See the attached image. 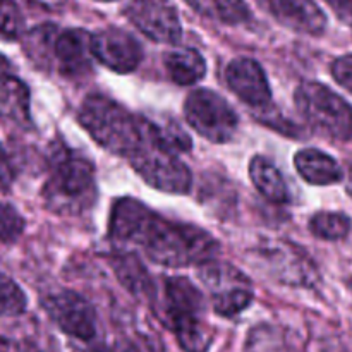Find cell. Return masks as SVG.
Masks as SVG:
<instances>
[{"label":"cell","mask_w":352,"mask_h":352,"mask_svg":"<svg viewBox=\"0 0 352 352\" xmlns=\"http://www.w3.org/2000/svg\"><path fill=\"white\" fill-rule=\"evenodd\" d=\"M109 237L120 246H134L153 263L186 268L213 260L219 241L201 227L168 220L134 198L116 199L109 217Z\"/></svg>","instance_id":"obj_1"},{"label":"cell","mask_w":352,"mask_h":352,"mask_svg":"<svg viewBox=\"0 0 352 352\" xmlns=\"http://www.w3.org/2000/svg\"><path fill=\"white\" fill-rule=\"evenodd\" d=\"M45 206L57 215H81L96 199L95 164L62 141L50 144Z\"/></svg>","instance_id":"obj_2"},{"label":"cell","mask_w":352,"mask_h":352,"mask_svg":"<svg viewBox=\"0 0 352 352\" xmlns=\"http://www.w3.org/2000/svg\"><path fill=\"white\" fill-rule=\"evenodd\" d=\"M79 124L103 150L129 160L144 141V120L102 93H91L79 107Z\"/></svg>","instance_id":"obj_3"},{"label":"cell","mask_w":352,"mask_h":352,"mask_svg":"<svg viewBox=\"0 0 352 352\" xmlns=\"http://www.w3.org/2000/svg\"><path fill=\"white\" fill-rule=\"evenodd\" d=\"M201 291L186 277L164 280L162 315L186 352H206L212 346V330L206 323Z\"/></svg>","instance_id":"obj_4"},{"label":"cell","mask_w":352,"mask_h":352,"mask_svg":"<svg viewBox=\"0 0 352 352\" xmlns=\"http://www.w3.org/2000/svg\"><path fill=\"white\" fill-rule=\"evenodd\" d=\"M294 103L313 131L333 141L352 140V107L329 86L301 82L294 91Z\"/></svg>","instance_id":"obj_5"},{"label":"cell","mask_w":352,"mask_h":352,"mask_svg":"<svg viewBox=\"0 0 352 352\" xmlns=\"http://www.w3.org/2000/svg\"><path fill=\"white\" fill-rule=\"evenodd\" d=\"M144 120V141L129 157L131 167L140 177L157 191L168 195H188L191 191L192 175L188 165L179 158L177 153L167 150L151 138Z\"/></svg>","instance_id":"obj_6"},{"label":"cell","mask_w":352,"mask_h":352,"mask_svg":"<svg viewBox=\"0 0 352 352\" xmlns=\"http://www.w3.org/2000/svg\"><path fill=\"white\" fill-rule=\"evenodd\" d=\"M184 119L195 133L210 143H229L239 127V116L222 95L198 88L184 100Z\"/></svg>","instance_id":"obj_7"},{"label":"cell","mask_w":352,"mask_h":352,"mask_svg":"<svg viewBox=\"0 0 352 352\" xmlns=\"http://www.w3.org/2000/svg\"><path fill=\"white\" fill-rule=\"evenodd\" d=\"M48 318L65 333L81 342L95 340L98 320L88 299L74 291H58L45 296L41 301Z\"/></svg>","instance_id":"obj_8"},{"label":"cell","mask_w":352,"mask_h":352,"mask_svg":"<svg viewBox=\"0 0 352 352\" xmlns=\"http://www.w3.org/2000/svg\"><path fill=\"white\" fill-rule=\"evenodd\" d=\"M124 16L155 43L174 45L182 36V24L172 0H129Z\"/></svg>","instance_id":"obj_9"},{"label":"cell","mask_w":352,"mask_h":352,"mask_svg":"<svg viewBox=\"0 0 352 352\" xmlns=\"http://www.w3.org/2000/svg\"><path fill=\"white\" fill-rule=\"evenodd\" d=\"M93 58L117 74H129L143 62L144 52L138 38L120 28H105L91 34Z\"/></svg>","instance_id":"obj_10"},{"label":"cell","mask_w":352,"mask_h":352,"mask_svg":"<svg viewBox=\"0 0 352 352\" xmlns=\"http://www.w3.org/2000/svg\"><path fill=\"white\" fill-rule=\"evenodd\" d=\"M91 33L81 28L58 30L52 48V67L64 78L79 79L91 71Z\"/></svg>","instance_id":"obj_11"},{"label":"cell","mask_w":352,"mask_h":352,"mask_svg":"<svg viewBox=\"0 0 352 352\" xmlns=\"http://www.w3.org/2000/svg\"><path fill=\"white\" fill-rule=\"evenodd\" d=\"M226 81L230 91L251 109H267L272 103V88L260 62L250 57H236L226 67Z\"/></svg>","instance_id":"obj_12"},{"label":"cell","mask_w":352,"mask_h":352,"mask_svg":"<svg viewBox=\"0 0 352 352\" xmlns=\"http://www.w3.org/2000/svg\"><path fill=\"white\" fill-rule=\"evenodd\" d=\"M261 6L289 30L309 36H322L327 16L315 0H260Z\"/></svg>","instance_id":"obj_13"},{"label":"cell","mask_w":352,"mask_h":352,"mask_svg":"<svg viewBox=\"0 0 352 352\" xmlns=\"http://www.w3.org/2000/svg\"><path fill=\"white\" fill-rule=\"evenodd\" d=\"M296 170L311 186H333L344 179L339 162L316 148H305L294 157Z\"/></svg>","instance_id":"obj_14"},{"label":"cell","mask_w":352,"mask_h":352,"mask_svg":"<svg viewBox=\"0 0 352 352\" xmlns=\"http://www.w3.org/2000/svg\"><path fill=\"white\" fill-rule=\"evenodd\" d=\"M31 95L26 82L14 71L0 76V117L19 126L31 124Z\"/></svg>","instance_id":"obj_15"},{"label":"cell","mask_w":352,"mask_h":352,"mask_svg":"<svg viewBox=\"0 0 352 352\" xmlns=\"http://www.w3.org/2000/svg\"><path fill=\"white\" fill-rule=\"evenodd\" d=\"M250 179L258 192L270 203L285 205L291 201V192H289V186L284 175L278 170L277 165L268 160L267 157L256 155L251 158Z\"/></svg>","instance_id":"obj_16"},{"label":"cell","mask_w":352,"mask_h":352,"mask_svg":"<svg viewBox=\"0 0 352 352\" xmlns=\"http://www.w3.org/2000/svg\"><path fill=\"white\" fill-rule=\"evenodd\" d=\"M168 78L179 86H191L206 76V60L195 48H174L164 57Z\"/></svg>","instance_id":"obj_17"},{"label":"cell","mask_w":352,"mask_h":352,"mask_svg":"<svg viewBox=\"0 0 352 352\" xmlns=\"http://www.w3.org/2000/svg\"><path fill=\"white\" fill-rule=\"evenodd\" d=\"M192 10L219 23L244 24L251 19V9L244 0H184Z\"/></svg>","instance_id":"obj_18"},{"label":"cell","mask_w":352,"mask_h":352,"mask_svg":"<svg viewBox=\"0 0 352 352\" xmlns=\"http://www.w3.org/2000/svg\"><path fill=\"white\" fill-rule=\"evenodd\" d=\"M113 270H116L117 278L122 282L124 287L136 296H148L153 298L155 285L151 282L150 275L146 274L143 265L140 263L134 254L119 253L113 260Z\"/></svg>","instance_id":"obj_19"},{"label":"cell","mask_w":352,"mask_h":352,"mask_svg":"<svg viewBox=\"0 0 352 352\" xmlns=\"http://www.w3.org/2000/svg\"><path fill=\"white\" fill-rule=\"evenodd\" d=\"M58 28L52 23L40 24L23 34V47L28 57L36 64V67L52 69V48Z\"/></svg>","instance_id":"obj_20"},{"label":"cell","mask_w":352,"mask_h":352,"mask_svg":"<svg viewBox=\"0 0 352 352\" xmlns=\"http://www.w3.org/2000/svg\"><path fill=\"white\" fill-rule=\"evenodd\" d=\"M309 232L322 241H342L349 236L352 222L346 213L318 212L309 219Z\"/></svg>","instance_id":"obj_21"},{"label":"cell","mask_w":352,"mask_h":352,"mask_svg":"<svg viewBox=\"0 0 352 352\" xmlns=\"http://www.w3.org/2000/svg\"><path fill=\"white\" fill-rule=\"evenodd\" d=\"M213 294V309L217 315L232 318L239 315L244 309H248L253 302V291L250 284H239L234 287L223 289V291L212 292Z\"/></svg>","instance_id":"obj_22"},{"label":"cell","mask_w":352,"mask_h":352,"mask_svg":"<svg viewBox=\"0 0 352 352\" xmlns=\"http://www.w3.org/2000/svg\"><path fill=\"white\" fill-rule=\"evenodd\" d=\"M26 308L28 299L23 289L0 270V316H19Z\"/></svg>","instance_id":"obj_23"},{"label":"cell","mask_w":352,"mask_h":352,"mask_svg":"<svg viewBox=\"0 0 352 352\" xmlns=\"http://www.w3.org/2000/svg\"><path fill=\"white\" fill-rule=\"evenodd\" d=\"M24 34V16L16 0H0V40L16 41Z\"/></svg>","instance_id":"obj_24"},{"label":"cell","mask_w":352,"mask_h":352,"mask_svg":"<svg viewBox=\"0 0 352 352\" xmlns=\"http://www.w3.org/2000/svg\"><path fill=\"white\" fill-rule=\"evenodd\" d=\"M23 215L9 203H0V243H16L24 232Z\"/></svg>","instance_id":"obj_25"},{"label":"cell","mask_w":352,"mask_h":352,"mask_svg":"<svg viewBox=\"0 0 352 352\" xmlns=\"http://www.w3.org/2000/svg\"><path fill=\"white\" fill-rule=\"evenodd\" d=\"M332 76L344 89L352 95V54L336 58L332 64Z\"/></svg>","instance_id":"obj_26"},{"label":"cell","mask_w":352,"mask_h":352,"mask_svg":"<svg viewBox=\"0 0 352 352\" xmlns=\"http://www.w3.org/2000/svg\"><path fill=\"white\" fill-rule=\"evenodd\" d=\"M14 177H16V172H14L9 153H7L6 148L0 144V192L9 191V189L12 188Z\"/></svg>","instance_id":"obj_27"},{"label":"cell","mask_w":352,"mask_h":352,"mask_svg":"<svg viewBox=\"0 0 352 352\" xmlns=\"http://www.w3.org/2000/svg\"><path fill=\"white\" fill-rule=\"evenodd\" d=\"M126 352H164V344H160V340L155 337L140 333L131 340Z\"/></svg>","instance_id":"obj_28"},{"label":"cell","mask_w":352,"mask_h":352,"mask_svg":"<svg viewBox=\"0 0 352 352\" xmlns=\"http://www.w3.org/2000/svg\"><path fill=\"white\" fill-rule=\"evenodd\" d=\"M325 2L342 23L352 26V0H325Z\"/></svg>","instance_id":"obj_29"},{"label":"cell","mask_w":352,"mask_h":352,"mask_svg":"<svg viewBox=\"0 0 352 352\" xmlns=\"http://www.w3.org/2000/svg\"><path fill=\"white\" fill-rule=\"evenodd\" d=\"M9 351H10V352H43V351L36 349V347H33V346H26V344H24V346L9 347Z\"/></svg>","instance_id":"obj_30"},{"label":"cell","mask_w":352,"mask_h":352,"mask_svg":"<svg viewBox=\"0 0 352 352\" xmlns=\"http://www.w3.org/2000/svg\"><path fill=\"white\" fill-rule=\"evenodd\" d=\"M346 191L347 195L352 198V164L349 165V168H347V182H346Z\"/></svg>","instance_id":"obj_31"},{"label":"cell","mask_w":352,"mask_h":352,"mask_svg":"<svg viewBox=\"0 0 352 352\" xmlns=\"http://www.w3.org/2000/svg\"><path fill=\"white\" fill-rule=\"evenodd\" d=\"M96 2H116V0H96Z\"/></svg>","instance_id":"obj_32"}]
</instances>
